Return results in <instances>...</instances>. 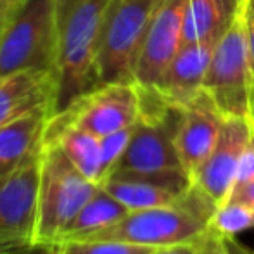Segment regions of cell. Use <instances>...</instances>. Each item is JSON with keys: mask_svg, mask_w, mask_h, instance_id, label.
<instances>
[{"mask_svg": "<svg viewBox=\"0 0 254 254\" xmlns=\"http://www.w3.org/2000/svg\"><path fill=\"white\" fill-rule=\"evenodd\" d=\"M113 0H61L56 111L101 87L97 54L107 10Z\"/></svg>", "mask_w": 254, "mask_h": 254, "instance_id": "cell-1", "label": "cell"}, {"mask_svg": "<svg viewBox=\"0 0 254 254\" xmlns=\"http://www.w3.org/2000/svg\"><path fill=\"white\" fill-rule=\"evenodd\" d=\"M216 204L195 185L177 206L133 209L116 223L95 230L76 241H116L137 246H163L195 242L209 232V218Z\"/></svg>", "mask_w": 254, "mask_h": 254, "instance_id": "cell-2", "label": "cell"}, {"mask_svg": "<svg viewBox=\"0 0 254 254\" xmlns=\"http://www.w3.org/2000/svg\"><path fill=\"white\" fill-rule=\"evenodd\" d=\"M61 0H14L0 21V76L42 69L57 73Z\"/></svg>", "mask_w": 254, "mask_h": 254, "instance_id": "cell-3", "label": "cell"}, {"mask_svg": "<svg viewBox=\"0 0 254 254\" xmlns=\"http://www.w3.org/2000/svg\"><path fill=\"white\" fill-rule=\"evenodd\" d=\"M37 246H56L101 185L88 180L54 142H42Z\"/></svg>", "mask_w": 254, "mask_h": 254, "instance_id": "cell-4", "label": "cell"}, {"mask_svg": "<svg viewBox=\"0 0 254 254\" xmlns=\"http://www.w3.org/2000/svg\"><path fill=\"white\" fill-rule=\"evenodd\" d=\"M161 0H113L104 21L97 71L104 83H135L145 33Z\"/></svg>", "mask_w": 254, "mask_h": 254, "instance_id": "cell-5", "label": "cell"}, {"mask_svg": "<svg viewBox=\"0 0 254 254\" xmlns=\"http://www.w3.org/2000/svg\"><path fill=\"white\" fill-rule=\"evenodd\" d=\"M202 90L225 118H251L253 80L246 37V2L214 47Z\"/></svg>", "mask_w": 254, "mask_h": 254, "instance_id": "cell-6", "label": "cell"}, {"mask_svg": "<svg viewBox=\"0 0 254 254\" xmlns=\"http://www.w3.org/2000/svg\"><path fill=\"white\" fill-rule=\"evenodd\" d=\"M40 151L42 145L17 170L0 178V249L37 246Z\"/></svg>", "mask_w": 254, "mask_h": 254, "instance_id": "cell-7", "label": "cell"}, {"mask_svg": "<svg viewBox=\"0 0 254 254\" xmlns=\"http://www.w3.org/2000/svg\"><path fill=\"white\" fill-rule=\"evenodd\" d=\"M138 114L140 95L137 83H104L54 116L102 138L135 125Z\"/></svg>", "mask_w": 254, "mask_h": 254, "instance_id": "cell-8", "label": "cell"}, {"mask_svg": "<svg viewBox=\"0 0 254 254\" xmlns=\"http://www.w3.org/2000/svg\"><path fill=\"white\" fill-rule=\"evenodd\" d=\"M180 118L182 109H173L159 118L138 116L130 144L113 175L184 170L175 145V133Z\"/></svg>", "mask_w": 254, "mask_h": 254, "instance_id": "cell-9", "label": "cell"}, {"mask_svg": "<svg viewBox=\"0 0 254 254\" xmlns=\"http://www.w3.org/2000/svg\"><path fill=\"white\" fill-rule=\"evenodd\" d=\"M187 0H161L145 33L135 67V83L156 88L184 45Z\"/></svg>", "mask_w": 254, "mask_h": 254, "instance_id": "cell-10", "label": "cell"}, {"mask_svg": "<svg viewBox=\"0 0 254 254\" xmlns=\"http://www.w3.org/2000/svg\"><path fill=\"white\" fill-rule=\"evenodd\" d=\"M253 130L251 118H225L213 151L192 177V184L216 206L230 197L239 159L251 138Z\"/></svg>", "mask_w": 254, "mask_h": 254, "instance_id": "cell-11", "label": "cell"}, {"mask_svg": "<svg viewBox=\"0 0 254 254\" xmlns=\"http://www.w3.org/2000/svg\"><path fill=\"white\" fill-rule=\"evenodd\" d=\"M192 178L185 170L157 173H114L101 185L128 209L177 206L192 189Z\"/></svg>", "mask_w": 254, "mask_h": 254, "instance_id": "cell-12", "label": "cell"}, {"mask_svg": "<svg viewBox=\"0 0 254 254\" xmlns=\"http://www.w3.org/2000/svg\"><path fill=\"white\" fill-rule=\"evenodd\" d=\"M223 120L225 116L204 90L182 109L180 123L175 133V145L182 168L190 178L213 151Z\"/></svg>", "mask_w": 254, "mask_h": 254, "instance_id": "cell-13", "label": "cell"}, {"mask_svg": "<svg viewBox=\"0 0 254 254\" xmlns=\"http://www.w3.org/2000/svg\"><path fill=\"white\" fill-rule=\"evenodd\" d=\"M56 95L54 71L26 69L0 76V128L37 109H49L54 116Z\"/></svg>", "mask_w": 254, "mask_h": 254, "instance_id": "cell-14", "label": "cell"}, {"mask_svg": "<svg viewBox=\"0 0 254 254\" xmlns=\"http://www.w3.org/2000/svg\"><path fill=\"white\" fill-rule=\"evenodd\" d=\"M218 40L184 44L154 90L173 107L184 109L202 92L207 66Z\"/></svg>", "mask_w": 254, "mask_h": 254, "instance_id": "cell-15", "label": "cell"}, {"mask_svg": "<svg viewBox=\"0 0 254 254\" xmlns=\"http://www.w3.org/2000/svg\"><path fill=\"white\" fill-rule=\"evenodd\" d=\"M51 118L49 109H37L0 128V178L17 170L40 149Z\"/></svg>", "mask_w": 254, "mask_h": 254, "instance_id": "cell-16", "label": "cell"}, {"mask_svg": "<svg viewBox=\"0 0 254 254\" xmlns=\"http://www.w3.org/2000/svg\"><path fill=\"white\" fill-rule=\"evenodd\" d=\"M45 142H54L64 151L71 163L88 178L101 185L102 180V149L101 137L81 130L52 116L44 135Z\"/></svg>", "mask_w": 254, "mask_h": 254, "instance_id": "cell-17", "label": "cell"}, {"mask_svg": "<svg viewBox=\"0 0 254 254\" xmlns=\"http://www.w3.org/2000/svg\"><path fill=\"white\" fill-rule=\"evenodd\" d=\"M246 0H187L184 44L220 40Z\"/></svg>", "mask_w": 254, "mask_h": 254, "instance_id": "cell-18", "label": "cell"}, {"mask_svg": "<svg viewBox=\"0 0 254 254\" xmlns=\"http://www.w3.org/2000/svg\"><path fill=\"white\" fill-rule=\"evenodd\" d=\"M130 211L131 209H128L123 202H120L106 189L101 187L94 194V197L81 207V211L76 214L73 223L67 227L66 234L63 235V239L59 242L76 241V239L83 237V235L101 230L104 227H109V225L116 223L118 220H121Z\"/></svg>", "mask_w": 254, "mask_h": 254, "instance_id": "cell-19", "label": "cell"}, {"mask_svg": "<svg viewBox=\"0 0 254 254\" xmlns=\"http://www.w3.org/2000/svg\"><path fill=\"white\" fill-rule=\"evenodd\" d=\"M254 228V207L239 201H225L209 218V230L225 237H237Z\"/></svg>", "mask_w": 254, "mask_h": 254, "instance_id": "cell-20", "label": "cell"}, {"mask_svg": "<svg viewBox=\"0 0 254 254\" xmlns=\"http://www.w3.org/2000/svg\"><path fill=\"white\" fill-rule=\"evenodd\" d=\"M51 248L56 254H151L156 249L116 241H64Z\"/></svg>", "mask_w": 254, "mask_h": 254, "instance_id": "cell-21", "label": "cell"}, {"mask_svg": "<svg viewBox=\"0 0 254 254\" xmlns=\"http://www.w3.org/2000/svg\"><path fill=\"white\" fill-rule=\"evenodd\" d=\"M135 125L128 128H123L120 131H114L111 135L101 138V149H102V180L101 185L107 178L113 175V171L116 170L118 163H120L121 156L127 151L128 144H130L131 133H133Z\"/></svg>", "mask_w": 254, "mask_h": 254, "instance_id": "cell-22", "label": "cell"}, {"mask_svg": "<svg viewBox=\"0 0 254 254\" xmlns=\"http://www.w3.org/2000/svg\"><path fill=\"white\" fill-rule=\"evenodd\" d=\"M199 254H254V251L241 244L235 237H225L209 230L201 241Z\"/></svg>", "mask_w": 254, "mask_h": 254, "instance_id": "cell-23", "label": "cell"}, {"mask_svg": "<svg viewBox=\"0 0 254 254\" xmlns=\"http://www.w3.org/2000/svg\"><path fill=\"white\" fill-rule=\"evenodd\" d=\"M251 180H254V130L253 135L249 138L248 145L242 151V156L239 159V166H237V173H235V180H234V189H241L242 185L249 184Z\"/></svg>", "mask_w": 254, "mask_h": 254, "instance_id": "cell-24", "label": "cell"}, {"mask_svg": "<svg viewBox=\"0 0 254 254\" xmlns=\"http://www.w3.org/2000/svg\"><path fill=\"white\" fill-rule=\"evenodd\" d=\"M246 37H248L249 69H251L253 92H254V0H246Z\"/></svg>", "mask_w": 254, "mask_h": 254, "instance_id": "cell-25", "label": "cell"}, {"mask_svg": "<svg viewBox=\"0 0 254 254\" xmlns=\"http://www.w3.org/2000/svg\"><path fill=\"white\" fill-rule=\"evenodd\" d=\"M201 241L163 246V248H156L151 254H199V251H201Z\"/></svg>", "mask_w": 254, "mask_h": 254, "instance_id": "cell-26", "label": "cell"}, {"mask_svg": "<svg viewBox=\"0 0 254 254\" xmlns=\"http://www.w3.org/2000/svg\"><path fill=\"white\" fill-rule=\"evenodd\" d=\"M232 201H239V202H244L248 204V206L254 207V180H251L249 184L242 185L241 189H235V190H232L230 197Z\"/></svg>", "mask_w": 254, "mask_h": 254, "instance_id": "cell-27", "label": "cell"}, {"mask_svg": "<svg viewBox=\"0 0 254 254\" xmlns=\"http://www.w3.org/2000/svg\"><path fill=\"white\" fill-rule=\"evenodd\" d=\"M9 254H56L51 246H33V248L26 249H16V251H10Z\"/></svg>", "mask_w": 254, "mask_h": 254, "instance_id": "cell-28", "label": "cell"}, {"mask_svg": "<svg viewBox=\"0 0 254 254\" xmlns=\"http://www.w3.org/2000/svg\"><path fill=\"white\" fill-rule=\"evenodd\" d=\"M7 5H9V0H0V21H2L3 14H5Z\"/></svg>", "mask_w": 254, "mask_h": 254, "instance_id": "cell-29", "label": "cell"}, {"mask_svg": "<svg viewBox=\"0 0 254 254\" xmlns=\"http://www.w3.org/2000/svg\"><path fill=\"white\" fill-rule=\"evenodd\" d=\"M251 121L254 125V92H253V97H251Z\"/></svg>", "mask_w": 254, "mask_h": 254, "instance_id": "cell-30", "label": "cell"}, {"mask_svg": "<svg viewBox=\"0 0 254 254\" xmlns=\"http://www.w3.org/2000/svg\"><path fill=\"white\" fill-rule=\"evenodd\" d=\"M10 251H16V249H0V254H9Z\"/></svg>", "mask_w": 254, "mask_h": 254, "instance_id": "cell-31", "label": "cell"}, {"mask_svg": "<svg viewBox=\"0 0 254 254\" xmlns=\"http://www.w3.org/2000/svg\"><path fill=\"white\" fill-rule=\"evenodd\" d=\"M12 2H14V0H9V3H12ZM7 7H9V5H7ZM5 10H7V9H5Z\"/></svg>", "mask_w": 254, "mask_h": 254, "instance_id": "cell-32", "label": "cell"}]
</instances>
